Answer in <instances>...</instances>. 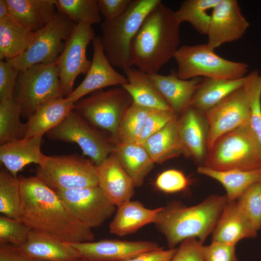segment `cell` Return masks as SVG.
Masks as SVG:
<instances>
[{
	"instance_id": "7a4b0ae2",
	"label": "cell",
	"mask_w": 261,
	"mask_h": 261,
	"mask_svg": "<svg viewBox=\"0 0 261 261\" xmlns=\"http://www.w3.org/2000/svg\"><path fill=\"white\" fill-rule=\"evenodd\" d=\"M180 23L161 1L147 14L131 46L133 65L148 74L158 73L178 49Z\"/></svg>"
},
{
	"instance_id": "7402d4cb",
	"label": "cell",
	"mask_w": 261,
	"mask_h": 261,
	"mask_svg": "<svg viewBox=\"0 0 261 261\" xmlns=\"http://www.w3.org/2000/svg\"><path fill=\"white\" fill-rule=\"evenodd\" d=\"M42 137L23 138L0 145V162L14 177H17L18 173L27 165L42 163L45 156L41 149Z\"/></svg>"
},
{
	"instance_id": "b9f144b4",
	"label": "cell",
	"mask_w": 261,
	"mask_h": 261,
	"mask_svg": "<svg viewBox=\"0 0 261 261\" xmlns=\"http://www.w3.org/2000/svg\"><path fill=\"white\" fill-rule=\"evenodd\" d=\"M189 184L188 180L180 171L170 169L161 173L155 185L160 190L166 193H174L184 190Z\"/></svg>"
},
{
	"instance_id": "d4e9b609",
	"label": "cell",
	"mask_w": 261,
	"mask_h": 261,
	"mask_svg": "<svg viewBox=\"0 0 261 261\" xmlns=\"http://www.w3.org/2000/svg\"><path fill=\"white\" fill-rule=\"evenodd\" d=\"M116 207L109 230L111 233L120 236L132 233L148 224L154 223L161 210V207L149 209L139 201L131 200Z\"/></svg>"
},
{
	"instance_id": "d6986e66",
	"label": "cell",
	"mask_w": 261,
	"mask_h": 261,
	"mask_svg": "<svg viewBox=\"0 0 261 261\" xmlns=\"http://www.w3.org/2000/svg\"><path fill=\"white\" fill-rule=\"evenodd\" d=\"M98 186L116 206L130 201L134 194L132 180L112 153L97 166Z\"/></svg>"
},
{
	"instance_id": "7bdbcfd3",
	"label": "cell",
	"mask_w": 261,
	"mask_h": 261,
	"mask_svg": "<svg viewBox=\"0 0 261 261\" xmlns=\"http://www.w3.org/2000/svg\"><path fill=\"white\" fill-rule=\"evenodd\" d=\"M19 72L8 60H0V102L13 99Z\"/></svg>"
},
{
	"instance_id": "cb8c5ba5",
	"label": "cell",
	"mask_w": 261,
	"mask_h": 261,
	"mask_svg": "<svg viewBox=\"0 0 261 261\" xmlns=\"http://www.w3.org/2000/svg\"><path fill=\"white\" fill-rule=\"evenodd\" d=\"M212 234V242L235 246L243 239L256 237L257 231L248 222L235 201L227 202Z\"/></svg>"
},
{
	"instance_id": "bcb514c9",
	"label": "cell",
	"mask_w": 261,
	"mask_h": 261,
	"mask_svg": "<svg viewBox=\"0 0 261 261\" xmlns=\"http://www.w3.org/2000/svg\"><path fill=\"white\" fill-rule=\"evenodd\" d=\"M131 0H98V7L104 20L115 18L127 9Z\"/></svg>"
},
{
	"instance_id": "3957f363",
	"label": "cell",
	"mask_w": 261,
	"mask_h": 261,
	"mask_svg": "<svg viewBox=\"0 0 261 261\" xmlns=\"http://www.w3.org/2000/svg\"><path fill=\"white\" fill-rule=\"evenodd\" d=\"M227 202L226 195H211L190 206L173 201L161 207L154 224L164 235L169 248H175L190 238L203 243L212 233Z\"/></svg>"
},
{
	"instance_id": "ee69618b",
	"label": "cell",
	"mask_w": 261,
	"mask_h": 261,
	"mask_svg": "<svg viewBox=\"0 0 261 261\" xmlns=\"http://www.w3.org/2000/svg\"><path fill=\"white\" fill-rule=\"evenodd\" d=\"M202 252L204 261H238L233 245L212 241L203 246Z\"/></svg>"
},
{
	"instance_id": "8992f818",
	"label": "cell",
	"mask_w": 261,
	"mask_h": 261,
	"mask_svg": "<svg viewBox=\"0 0 261 261\" xmlns=\"http://www.w3.org/2000/svg\"><path fill=\"white\" fill-rule=\"evenodd\" d=\"M174 58L178 66L177 76L189 80L201 76L223 79H236L245 76L246 63L225 59L216 54L206 44L183 45Z\"/></svg>"
},
{
	"instance_id": "7dc6e473",
	"label": "cell",
	"mask_w": 261,
	"mask_h": 261,
	"mask_svg": "<svg viewBox=\"0 0 261 261\" xmlns=\"http://www.w3.org/2000/svg\"><path fill=\"white\" fill-rule=\"evenodd\" d=\"M177 248L163 249L142 253L126 261H171Z\"/></svg>"
},
{
	"instance_id": "ac0fdd59",
	"label": "cell",
	"mask_w": 261,
	"mask_h": 261,
	"mask_svg": "<svg viewBox=\"0 0 261 261\" xmlns=\"http://www.w3.org/2000/svg\"><path fill=\"white\" fill-rule=\"evenodd\" d=\"M209 131L204 112L191 106L178 118V132L181 142L189 156L203 163L208 151Z\"/></svg>"
},
{
	"instance_id": "1f68e13d",
	"label": "cell",
	"mask_w": 261,
	"mask_h": 261,
	"mask_svg": "<svg viewBox=\"0 0 261 261\" xmlns=\"http://www.w3.org/2000/svg\"><path fill=\"white\" fill-rule=\"evenodd\" d=\"M197 172L220 183L226 191L228 202L236 201L250 185L261 182V168L253 170L219 171L200 165L197 168Z\"/></svg>"
},
{
	"instance_id": "e0dca14e",
	"label": "cell",
	"mask_w": 261,
	"mask_h": 261,
	"mask_svg": "<svg viewBox=\"0 0 261 261\" xmlns=\"http://www.w3.org/2000/svg\"><path fill=\"white\" fill-rule=\"evenodd\" d=\"M93 55L91 66L81 84L66 97L74 103L85 95L103 88L128 83L126 77L116 72L107 58L102 45L101 37L92 41Z\"/></svg>"
},
{
	"instance_id": "8d00e7d4",
	"label": "cell",
	"mask_w": 261,
	"mask_h": 261,
	"mask_svg": "<svg viewBox=\"0 0 261 261\" xmlns=\"http://www.w3.org/2000/svg\"><path fill=\"white\" fill-rule=\"evenodd\" d=\"M57 8L76 25H91L102 21L98 0H57Z\"/></svg>"
},
{
	"instance_id": "8fae6325",
	"label": "cell",
	"mask_w": 261,
	"mask_h": 261,
	"mask_svg": "<svg viewBox=\"0 0 261 261\" xmlns=\"http://www.w3.org/2000/svg\"><path fill=\"white\" fill-rule=\"evenodd\" d=\"M46 135L52 140L77 144L83 154L89 157L96 166L112 154L115 148V145L102 133L90 126L73 109Z\"/></svg>"
},
{
	"instance_id": "277c9868",
	"label": "cell",
	"mask_w": 261,
	"mask_h": 261,
	"mask_svg": "<svg viewBox=\"0 0 261 261\" xmlns=\"http://www.w3.org/2000/svg\"><path fill=\"white\" fill-rule=\"evenodd\" d=\"M160 0H131L125 11L101 25L102 45L110 64L123 70L131 68L133 41L144 20Z\"/></svg>"
},
{
	"instance_id": "d6a6232c",
	"label": "cell",
	"mask_w": 261,
	"mask_h": 261,
	"mask_svg": "<svg viewBox=\"0 0 261 261\" xmlns=\"http://www.w3.org/2000/svg\"><path fill=\"white\" fill-rule=\"evenodd\" d=\"M219 0H186L175 15L181 24L188 22L200 34L207 35L213 10Z\"/></svg>"
},
{
	"instance_id": "e575fe53",
	"label": "cell",
	"mask_w": 261,
	"mask_h": 261,
	"mask_svg": "<svg viewBox=\"0 0 261 261\" xmlns=\"http://www.w3.org/2000/svg\"><path fill=\"white\" fill-rule=\"evenodd\" d=\"M22 198L19 177H14L7 169L0 171V212L7 217L19 219Z\"/></svg>"
},
{
	"instance_id": "5bb4252c",
	"label": "cell",
	"mask_w": 261,
	"mask_h": 261,
	"mask_svg": "<svg viewBox=\"0 0 261 261\" xmlns=\"http://www.w3.org/2000/svg\"><path fill=\"white\" fill-rule=\"evenodd\" d=\"M204 113L209 127L208 150L222 135L249 123L250 101L245 84Z\"/></svg>"
},
{
	"instance_id": "6da1fadb",
	"label": "cell",
	"mask_w": 261,
	"mask_h": 261,
	"mask_svg": "<svg viewBox=\"0 0 261 261\" xmlns=\"http://www.w3.org/2000/svg\"><path fill=\"white\" fill-rule=\"evenodd\" d=\"M19 178L22 198L19 220L32 230L69 243L94 240L92 229L72 216L54 190L36 176Z\"/></svg>"
},
{
	"instance_id": "52a82bcc",
	"label": "cell",
	"mask_w": 261,
	"mask_h": 261,
	"mask_svg": "<svg viewBox=\"0 0 261 261\" xmlns=\"http://www.w3.org/2000/svg\"><path fill=\"white\" fill-rule=\"evenodd\" d=\"M60 97L57 61L36 64L19 70L13 99L19 105L22 117L28 119L42 105Z\"/></svg>"
},
{
	"instance_id": "60d3db41",
	"label": "cell",
	"mask_w": 261,
	"mask_h": 261,
	"mask_svg": "<svg viewBox=\"0 0 261 261\" xmlns=\"http://www.w3.org/2000/svg\"><path fill=\"white\" fill-rule=\"evenodd\" d=\"M176 115L172 111L152 109L136 143L143 145L149 137L163 128Z\"/></svg>"
},
{
	"instance_id": "ba28073f",
	"label": "cell",
	"mask_w": 261,
	"mask_h": 261,
	"mask_svg": "<svg viewBox=\"0 0 261 261\" xmlns=\"http://www.w3.org/2000/svg\"><path fill=\"white\" fill-rule=\"evenodd\" d=\"M36 176L54 190L98 186L97 166L75 154L47 156L37 167Z\"/></svg>"
},
{
	"instance_id": "74e56055",
	"label": "cell",
	"mask_w": 261,
	"mask_h": 261,
	"mask_svg": "<svg viewBox=\"0 0 261 261\" xmlns=\"http://www.w3.org/2000/svg\"><path fill=\"white\" fill-rule=\"evenodd\" d=\"M245 85L250 101L249 127L261 151V72L246 75Z\"/></svg>"
},
{
	"instance_id": "ffe728a7",
	"label": "cell",
	"mask_w": 261,
	"mask_h": 261,
	"mask_svg": "<svg viewBox=\"0 0 261 261\" xmlns=\"http://www.w3.org/2000/svg\"><path fill=\"white\" fill-rule=\"evenodd\" d=\"M19 246L31 260L74 261L81 259L78 251L69 243L32 229L26 242Z\"/></svg>"
},
{
	"instance_id": "681fc988",
	"label": "cell",
	"mask_w": 261,
	"mask_h": 261,
	"mask_svg": "<svg viewBox=\"0 0 261 261\" xmlns=\"http://www.w3.org/2000/svg\"><path fill=\"white\" fill-rule=\"evenodd\" d=\"M10 15L6 0H0V21Z\"/></svg>"
},
{
	"instance_id": "5b68a950",
	"label": "cell",
	"mask_w": 261,
	"mask_h": 261,
	"mask_svg": "<svg viewBox=\"0 0 261 261\" xmlns=\"http://www.w3.org/2000/svg\"><path fill=\"white\" fill-rule=\"evenodd\" d=\"M202 165L219 171L261 169V151L249 124L219 137L208 150Z\"/></svg>"
},
{
	"instance_id": "f35d334b",
	"label": "cell",
	"mask_w": 261,
	"mask_h": 261,
	"mask_svg": "<svg viewBox=\"0 0 261 261\" xmlns=\"http://www.w3.org/2000/svg\"><path fill=\"white\" fill-rule=\"evenodd\" d=\"M236 202L248 222L258 232L261 229V182L248 187Z\"/></svg>"
},
{
	"instance_id": "f1b7e54d",
	"label": "cell",
	"mask_w": 261,
	"mask_h": 261,
	"mask_svg": "<svg viewBox=\"0 0 261 261\" xmlns=\"http://www.w3.org/2000/svg\"><path fill=\"white\" fill-rule=\"evenodd\" d=\"M113 153L130 177L135 187L141 186L154 162L143 145L117 143Z\"/></svg>"
},
{
	"instance_id": "4316f807",
	"label": "cell",
	"mask_w": 261,
	"mask_h": 261,
	"mask_svg": "<svg viewBox=\"0 0 261 261\" xmlns=\"http://www.w3.org/2000/svg\"><path fill=\"white\" fill-rule=\"evenodd\" d=\"M124 72L128 82L121 87L130 95L133 102L152 109L173 111L149 74L133 68Z\"/></svg>"
},
{
	"instance_id": "836d02e7",
	"label": "cell",
	"mask_w": 261,
	"mask_h": 261,
	"mask_svg": "<svg viewBox=\"0 0 261 261\" xmlns=\"http://www.w3.org/2000/svg\"><path fill=\"white\" fill-rule=\"evenodd\" d=\"M21 111L13 99L0 102V144L2 145L25 138L27 123L20 120Z\"/></svg>"
},
{
	"instance_id": "603a6c76",
	"label": "cell",
	"mask_w": 261,
	"mask_h": 261,
	"mask_svg": "<svg viewBox=\"0 0 261 261\" xmlns=\"http://www.w3.org/2000/svg\"><path fill=\"white\" fill-rule=\"evenodd\" d=\"M11 16L32 32L44 28L58 12L57 0H6Z\"/></svg>"
},
{
	"instance_id": "ab89813d",
	"label": "cell",
	"mask_w": 261,
	"mask_h": 261,
	"mask_svg": "<svg viewBox=\"0 0 261 261\" xmlns=\"http://www.w3.org/2000/svg\"><path fill=\"white\" fill-rule=\"evenodd\" d=\"M31 229L20 220L0 217V244L20 246L27 241Z\"/></svg>"
},
{
	"instance_id": "c3c4849f",
	"label": "cell",
	"mask_w": 261,
	"mask_h": 261,
	"mask_svg": "<svg viewBox=\"0 0 261 261\" xmlns=\"http://www.w3.org/2000/svg\"><path fill=\"white\" fill-rule=\"evenodd\" d=\"M19 246L0 245V261H31Z\"/></svg>"
},
{
	"instance_id": "2e32d148",
	"label": "cell",
	"mask_w": 261,
	"mask_h": 261,
	"mask_svg": "<svg viewBox=\"0 0 261 261\" xmlns=\"http://www.w3.org/2000/svg\"><path fill=\"white\" fill-rule=\"evenodd\" d=\"M249 25L237 0H219L213 12L207 44L214 50L223 44L238 40Z\"/></svg>"
},
{
	"instance_id": "4dcf8cb0",
	"label": "cell",
	"mask_w": 261,
	"mask_h": 261,
	"mask_svg": "<svg viewBox=\"0 0 261 261\" xmlns=\"http://www.w3.org/2000/svg\"><path fill=\"white\" fill-rule=\"evenodd\" d=\"M36 35L10 15L0 21V60L14 58L30 46Z\"/></svg>"
},
{
	"instance_id": "44dd1931",
	"label": "cell",
	"mask_w": 261,
	"mask_h": 261,
	"mask_svg": "<svg viewBox=\"0 0 261 261\" xmlns=\"http://www.w3.org/2000/svg\"><path fill=\"white\" fill-rule=\"evenodd\" d=\"M172 110L181 114L191 106L193 96L202 80L200 77L189 80L180 79L176 72L168 75L149 74Z\"/></svg>"
},
{
	"instance_id": "7c38bea8",
	"label": "cell",
	"mask_w": 261,
	"mask_h": 261,
	"mask_svg": "<svg viewBox=\"0 0 261 261\" xmlns=\"http://www.w3.org/2000/svg\"><path fill=\"white\" fill-rule=\"evenodd\" d=\"M55 191L72 216L91 229L102 225L116 210L99 186Z\"/></svg>"
},
{
	"instance_id": "f546056e",
	"label": "cell",
	"mask_w": 261,
	"mask_h": 261,
	"mask_svg": "<svg viewBox=\"0 0 261 261\" xmlns=\"http://www.w3.org/2000/svg\"><path fill=\"white\" fill-rule=\"evenodd\" d=\"M246 80V75L236 79L203 78L193 96L191 106L206 111L243 87Z\"/></svg>"
},
{
	"instance_id": "30bf717a",
	"label": "cell",
	"mask_w": 261,
	"mask_h": 261,
	"mask_svg": "<svg viewBox=\"0 0 261 261\" xmlns=\"http://www.w3.org/2000/svg\"><path fill=\"white\" fill-rule=\"evenodd\" d=\"M76 25L67 15L58 10L49 23L36 32L35 38L23 54L7 60L19 70L36 64L56 62Z\"/></svg>"
},
{
	"instance_id": "4fadbf2b",
	"label": "cell",
	"mask_w": 261,
	"mask_h": 261,
	"mask_svg": "<svg viewBox=\"0 0 261 261\" xmlns=\"http://www.w3.org/2000/svg\"><path fill=\"white\" fill-rule=\"evenodd\" d=\"M95 37L91 25L80 23L76 25L67 40L57 60L61 97L66 98L72 92L74 81L79 74H87L91 64L87 58V48Z\"/></svg>"
},
{
	"instance_id": "9c48e42d",
	"label": "cell",
	"mask_w": 261,
	"mask_h": 261,
	"mask_svg": "<svg viewBox=\"0 0 261 261\" xmlns=\"http://www.w3.org/2000/svg\"><path fill=\"white\" fill-rule=\"evenodd\" d=\"M132 102L130 95L122 87L100 89L76 102L73 110L95 127L108 131L110 141L115 145L121 119Z\"/></svg>"
},
{
	"instance_id": "d590c367",
	"label": "cell",
	"mask_w": 261,
	"mask_h": 261,
	"mask_svg": "<svg viewBox=\"0 0 261 261\" xmlns=\"http://www.w3.org/2000/svg\"><path fill=\"white\" fill-rule=\"evenodd\" d=\"M152 109L133 102L121 119L118 130V143H136Z\"/></svg>"
},
{
	"instance_id": "9a60e30c",
	"label": "cell",
	"mask_w": 261,
	"mask_h": 261,
	"mask_svg": "<svg viewBox=\"0 0 261 261\" xmlns=\"http://www.w3.org/2000/svg\"><path fill=\"white\" fill-rule=\"evenodd\" d=\"M70 244L84 261H126L145 252L163 249L156 243L146 241L104 239Z\"/></svg>"
},
{
	"instance_id": "83f0119b",
	"label": "cell",
	"mask_w": 261,
	"mask_h": 261,
	"mask_svg": "<svg viewBox=\"0 0 261 261\" xmlns=\"http://www.w3.org/2000/svg\"><path fill=\"white\" fill-rule=\"evenodd\" d=\"M74 103L66 98L60 97L42 105L28 118V129L24 138L46 134L62 122L73 109Z\"/></svg>"
},
{
	"instance_id": "484cf974",
	"label": "cell",
	"mask_w": 261,
	"mask_h": 261,
	"mask_svg": "<svg viewBox=\"0 0 261 261\" xmlns=\"http://www.w3.org/2000/svg\"><path fill=\"white\" fill-rule=\"evenodd\" d=\"M176 115L163 128L149 137L143 145L155 163H161L181 154L189 156L178 132Z\"/></svg>"
},
{
	"instance_id": "f907efd6",
	"label": "cell",
	"mask_w": 261,
	"mask_h": 261,
	"mask_svg": "<svg viewBox=\"0 0 261 261\" xmlns=\"http://www.w3.org/2000/svg\"><path fill=\"white\" fill-rule=\"evenodd\" d=\"M31 261H41V260H32ZM74 261H84L83 260H82L81 259H79L78 260Z\"/></svg>"
},
{
	"instance_id": "f6af8a7d",
	"label": "cell",
	"mask_w": 261,
	"mask_h": 261,
	"mask_svg": "<svg viewBox=\"0 0 261 261\" xmlns=\"http://www.w3.org/2000/svg\"><path fill=\"white\" fill-rule=\"evenodd\" d=\"M203 244L195 238L184 240L180 243L171 261H204L202 252Z\"/></svg>"
}]
</instances>
